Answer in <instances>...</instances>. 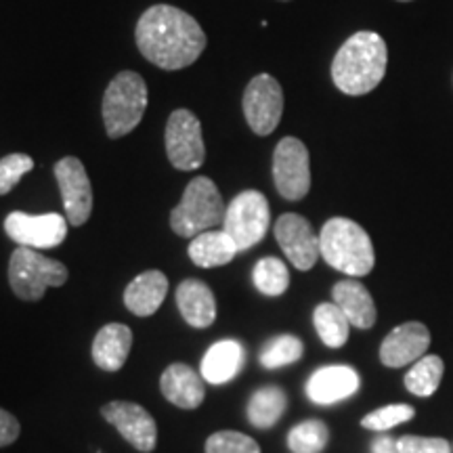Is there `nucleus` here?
Returning <instances> with one entry per match:
<instances>
[{"label": "nucleus", "mask_w": 453, "mask_h": 453, "mask_svg": "<svg viewBox=\"0 0 453 453\" xmlns=\"http://www.w3.org/2000/svg\"><path fill=\"white\" fill-rule=\"evenodd\" d=\"M430 347V332L420 321L396 326L380 344V361L387 367H405L416 364Z\"/></svg>", "instance_id": "2eb2a0df"}, {"label": "nucleus", "mask_w": 453, "mask_h": 453, "mask_svg": "<svg viewBox=\"0 0 453 453\" xmlns=\"http://www.w3.org/2000/svg\"><path fill=\"white\" fill-rule=\"evenodd\" d=\"M105 418L118 433L141 453H151L157 443V426L154 416L137 403L130 401H111L101 407Z\"/></svg>", "instance_id": "4468645a"}, {"label": "nucleus", "mask_w": 453, "mask_h": 453, "mask_svg": "<svg viewBox=\"0 0 453 453\" xmlns=\"http://www.w3.org/2000/svg\"><path fill=\"white\" fill-rule=\"evenodd\" d=\"M361 387L359 373L350 365L319 367L307 382V396L317 405H334L353 396Z\"/></svg>", "instance_id": "dca6fc26"}, {"label": "nucleus", "mask_w": 453, "mask_h": 453, "mask_svg": "<svg viewBox=\"0 0 453 453\" xmlns=\"http://www.w3.org/2000/svg\"><path fill=\"white\" fill-rule=\"evenodd\" d=\"M252 281L265 296H281L290 286V271L283 265V260L267 257L254 265Z\"/></svg>", "instance_id": "bb28decb"}, {"label": "nucleus", "mask_w": 453, "mask_h": 453, "mask_svg": "<svg viewBox=\"0 0 453 453\" xmlns=\"http://www.w3.org/2000/svg\"><path fill=\"white\" fill-rule=\"evenodd\" d=\"M399 3H411V0H399Z\"/></svg>", "instance_id": "c9c22d12"}, {"label": "nucleus", "mask_w": 453, "mask_h": 453, "mask_svg": "<svg viewBox=\"0 0 453 453\" xmlns=\"http://www.w3.org/2000/svg\"><path fill=\"white\" fill-rule=\"evenodd\" d=\"M134 38L141 55L168 72L196 64L206 49L202 26L189 13L170 4L147 9L141 15Z\"/></svg>", "instance_id": "f257e3e1"}, {"label": "nucleus", "mask_w": 453, "mask_h": 453, "mask_svg": "<svg viewBox=\"0 0 453 453\" xmlns=\"http://www.w3.org/2000/svg\"><path fill=\"white\" fill-rule=\"evenodd\" d=\"M206 453H260V447L248 434L220 430L206 441Z\"/></svg>", "instance_id": "7c9ffc66"}, {"label": "nucleus", "mask_w": 453, "mask_h": 453, "mask_svg": "<svg viewBox=\"0 0 453 453\" xmlns=\"http://www.w3.org/2000/svg\"><path fill=\"white\" fill-rule=\"evenodd\" d=\"M388 49L380 34L357 32L338 49L332 61V81L350 97L372 93L384 81Z\"/></svg>", "instance_id": "f03ea898"}, {"label": "nucleus", "mask_w": 453, "mask_h": 453, "mask_svg": "<svg viewBox=\"0 0 453 453\" xmlns=\"http://www.w3.org/2000/svg\"><path fill=\"white\" fill-rule=\"evenodd\" d=\"M271 225L269 202L260 191H242L229 202L225 211L223 229L235 242L237 250H250L267 235Z\"/></svg>", "instance_id": "0eeeda50"}, {"label": "nucleus", "mask_w": 453, "mask_h": 453, "mask_svg": "<svg viewBox=\"0 0 453 453\" xmlns=\"http://www.w3.org/2000/svg\"><path fill=\"white\" fill-rule=\"evenodd\" d=\"M34 168V160L26 154H11L0 160V196H7L13 191L21 177Z\"/></svg>", "instance_id": "2f4dec72"}, {"label": "nucleus", "mask_w": 453, "mask_h": 453, "mask_svg": "<svg viewBox=\"0 0 453 453\" xmlns=\"http://www.w3.org/2000/svg\"><path fill=\"white\" fill-rule=\"evenodd\" d=\"M147 110V84L137 72H120L104 95L107 137L120 139L139 127Z\"/></svg>", "instance_id": "39448f33"}, {"label": "nucleus", "mask_w": 453, "mask_h": 453, "mask_svg": "<svg viewBox=\"0 0 453 453\" xmlns=\"http://www.w3.org/2000/svg\"><path fill=\"white\" fill-rule=\"evenodd\" d=\"M19 422L13 413L0 410V447H7L15 443L17 437H19Z\"/></svg>", "instance_id": "72a5a7b5"}, {"label": "nucleus", "mask_w": 453, "mask_h": 453, "mask_svg": "<svg viewBox=\"0 0 453 453\" xmlns=\"http://www.w3.org/2000/svg\"><path fill=\"white\" fill-rule=\"evenodd\" d=\"M334 303L347 315L349 324L359 330H370L376 324V304L367 288L357 280H342L332 290Z\"/></svg>", "instance_id": "a211bd4d"}, {"label": "nucleus", "mask_w": 453, "mask_h": 453, "mask_svg": "<svg viewBox=\"0 0 453 453\" xmlns=\"http://www.w3.org/2000/svg\"><path fill=\"white\" fill-rule=\"evenodd\" d=\"M273 180L283 200L298 202L311 189L309 150L296 137L281 139L273 154Z\"/></svg>", "instance_id": "6e6552de"}, {"label": "nucleus", "mask_w": 453, "mask_h": 453, "mask_svg": "<svg viewBox=\"0 0 453 453\" xmlns=\"http://www.w3.org/2000/svg\"><path fill=\"white\" fill-rule=\"evenodd\" d=\"M225 202L219 187L208 177H196L187 185L183 200L170 212V226L180 237H191L223 225Z\"/></svg>", "instance_id": "20e7f679"}, {"label": "nucleus", "mask_w": 453, "mask_h": 453, "mask_svg": "<svg viewBox=\"0 0 453 453\" xmlns=\"http://www.w3.org/2000/svg\"><path fill=\"white\" fill-rule=\"evenodd\" d=\"M130 347H133V332L124 324H107L99 330L93 342V361L101 370L118 372L127 364Z\"/></svg>", "instance_id": "4be33fe9"}, {"label": "nucleus", "mask_w": 453, "mask_h": 453, "mask_svg": "<svg viewBox=\"0 0 453 453\" xmlns=\"http://www.w3.org/2000/svg\"><path fill=\"white\" fill-rule=\"evenodd\" d=\"M202 373L185 364H173L164 370L160 378L162 395L166 396L173 405L180 410H196L203 403L206 387H203Z\"/></svg>", "instance_id": "f3484780"}, {"label": "nucleus", "mask_w": 453, "mask_h": 453, "mask_svg": "<svg viewBox=\"0 0 453 453\" xmlns=\"http://www.w3.org/2000/svg\"><path fill=\"white\" fill-rule=\"evenodd\" d=\"M275 240L281 246L283 254L298 271H309L315 267L319 252V235L304 217L286 212L275 223Z\"/></svg>", "instance_id": "ddd939ff"}, {"label": "nucleus", "mask_w": 453, "mask_h": 453, "mask_svg": "<svg viewBox=\"0 0 453 453\" xmlns=\"http://www.w3.org/2000/svg\"><path fill=\"white\" fill-rule=\"evenodd\" d=\"M243 361H246V353H243L242 342H237V340H220V342L212 344L206 350L200 373L208 384L219 387V384L234 380L243 367Z\"/></svg>", "instance_id": "412c9836"}, {"label": "nucleus", "mask_w": 453, "mask_h": 453, "mask_svg": "<svg viewBox=\"0 0 453 453\" xmlns=\"http://www.w3.org/2000/svg\"><path fill=\"white\" fill-rule=\"evenodd\" d=\"M55 177L64 197L67 223L82 226L93 212V189L84 164L78 157H64L55 164Z\"/></svg>", "instance_id": "f8f14e48"}, {"label": "nucleus", "mask_w": 453, "mask_h": 453, "mask_svg": "<svg viewBox=\"0 0 453 453\" xmlns=\"http://www.w3.org/2000/svg\"><path fill=\"white\" fill-rule=\"evenodd\" d=\"M330 443V428L321 420H304L288 433L292 453H321Z\"/></svg>", "instance_id": "cd10ccee"}, {"label": "nucleus", "mask_w": 453, "mask_h": 453, "mask_svg": "<svg viewBox=\"0 0 453 453\" xmlns=\"http://www.w3.org/2000/svg\"><path fill=\"white\" fill-rule=\"evenodd\" d=\"M304 344L292 334H281V336L271 338L260 353V365L267 370H280V367L292 365L303 357Z\"/></svg>", "instance_id": "c85d7f7f"}, {"label": "nucleus", "mask_w": 453, "mask_h": 453, "mask_svg": "<svg viewBox=\"0 0 453 453\" xmlns=\"http://www.w3.org/2000/svg\"><path fill=\"white\" fill-rule=\"evenodd\" d=\"M166 156L174 168L185 170V173L200 168L206 160L202 124L196 113L189 110L170 113L166 124Z\"/></svg>", "instance_id": "9d476101"}, {"label": "nucleus", "mask_w": 453, "mask_h": 453, "mask_svg": "<svg viewBox=\"0 0 453 453\" xmlns=\"http://www.w3.org/2000/svg\"><path fill=\"white\" fill-rule=\"evenodd\" d=\"M243 116L258 137H269L280 127L283 113V90L269 73H258L243 90Z\"/></svg>", "instance_id": "1a4fd4ad"}, {"label": "nucleus", "mask_w": 453, "mask_h": 453, "mask_svg": "<svg viewBox=\"0 0 453 453\" xmlns=\"http://www.w3.org/2000/svg\"><path fill=\"white\" fill-rule=\"evenodd\" d=\"M372 453H401V451L393 437L382 434V437H376L372 441Z\"/></svg>", "instance_id": "f704fd0d"}, {"label": "nucleus", "mask_w": 453, "mask_h": 453, "mask_svg": "<svg viewBox=\"0 0 453 453\" xmlns=\"http://www.w3.org/2000/svg\"><path fill=\"white\" fill-rule=\"evenodd\" d=\"M67 219L57 212L49 214H27L11 212L4 219V231L15 243L34 250H47L57 248L67 237Z\"/></svg>", "instance_id": "9b49d317"}, {"label": "nucleus", "mask_w": 453, "mask_h": 453, "mask_svg": "<svg viewBox=\"0 0 453 453\" xmlns=\"http://www.w3.org/2000/svg\"><path fill=\"white\" fill-rule=\"evenodd\" d=\"M177 307L191 327H208L217 319V300L206 283L185 280L177 288Z\"/></svg>", "instance_id": "aec40b11"}, {"label": "nucleus", "mask_w": 453, "mask_h": 453, "mask_svg": "<svg viewBox=\"0 0 453 453\" xmlns=\"http://www.w3.org/2000/svg\"><path fill=\"white\" fill-rule=\"evenodd\" d=\"M443 359L437 355H424L411 370L405 373V388L416 396H430L437 393L441 380H443Z\"/></svg>", "instance_id": "a878e982"}, {"label": "nucleus", "mask_w": 453, "mask_h": 453, "mask_svg": "<svg viewBox=\"0 0 453 453\" xmlns=\"http://www.w3.org/2000/svg\"><path fill=\"white\" fill-rule=\"evenodd\" d=\"M321 258L332 269L349 277H365L372 273L376 254L367 231L355 220L334 217L319 231Z\"/></svg>", "instance_id": "7ed1b4c3"}, {"label": "nucleus", "mask_w": 453, "mask_h": 453, "mask_svg": "<svg viewBox=\"0 0 453 453\" xmlns=\"http://www.w3.org/2000/svg\"><path fill=\"white\" fill-rule=\"evenodd\" d=\"M237 250L235 242L225 229H211L196 235L189 243V258L194 260L197 267L214 269L229 265L235 258Z\"/></svg>", "instance_id": "5701e85b"}, {"label": "nucleus", "mask_w": 453, "mask_h": 453, "mask_svg": "<svg viewBox=\"0 0 453 453\" xmlns=\"http://www.w3.org/2000/svg\"><path fill=\"white\" fill-rule=\"evenodd\" d=\"M401 453H451V445L441 437H416L405 434L396 441Z\"/></svg>", "instance_id": "473e14b6"}, {"label": "nucleus", "mask_w": 453, "mask_h": 453, "mask_svg": "<svg viewBox=\"0 0 453 453\" xmlns=\"http://www.w3.org/2000/svg\"><path fill=\"white\" fill-rule=\"evenodd\" d=\"M168 294V277L162 271H145L124 290V304L137 317H150L162 307Z\"/></svg>", "instance_id": "6ab92c4d"}, {"label": "nucleus", "mask_w": 453, "mask_h": 453, "mask_svg": "<svg viewBox=\"0 0 453 453\" xmlns=\"http://www.w3.org/2000/svg\"><path fill=\"white\" fill-rule=\"evenodd\" d=\"M288 407V396L280 387H269L258 388L257 393L248 401V420L254 428H271L280 422Z\"/></svg>", "instance_id": "b1692460"}, {"label": "nucleus", "mask_w": 453, "mask_h": 453, "mask_svg": "<svg viewBox=\"0 0 453 453\" xmlns=\"http://www.w3.org/2000/svg\"><path fill=\"white\" fill-rule=\"evenodd\" d=\"M67 281V267L34 248L19 246L9 260V283L21 300L36 303L49 288H61Z\"/></svg>", "instance_id": "423d86ee"}, {"label": "nucleus", "mask_w": 453, "mask_h": 453, "mask_svg": "<svg viewBox=\"0 0 453 453\" xmlns=\"http://www.w3.org/2000/svg\"><path fill=\"white\" fill-rule=\"evenodd\" d=\"M413 416H416V410L411 405L395 403L367 413L364 420H361V426L367 430H376V433H387V430L399 426V424L410 422Z\"/></svg>", "instance_id": "c756f323"}, {"label": "nucleus", "mask_w": 453, "mask_h": 453, "mask_svg": "<svg viewBox=\"0 0 453 453\" xmlns=\"http://www.w3.org/2000/svg\"><path fill=\"white\" fill-rule=\"evenodd\" d=\"M313 324L326 347L340 349L347 344L350 324L336 303H321L313 313Z\"/></svg>", "instance_id": "393cba45"}]
</instances>
